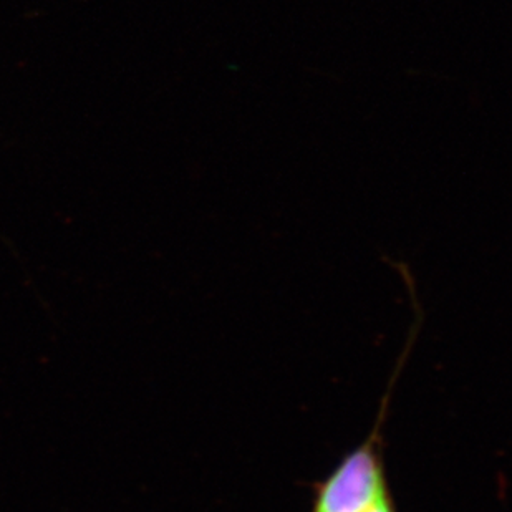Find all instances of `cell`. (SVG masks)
<instances>
[{
	"label": "cell",
	"instance_id": "1",
	"mask_svg": "<svg viewBox=\"0 0 512 512\" xmlns=\"http://www.w3.org/2000/svg\"><path fill=\"white\" fill-rule=\"evenodd\" d=\"M415 339L411 332L406 352L398 360L397 370L382 400V408L370 435L340 459L327 478L312 484L310 512H398L388 478L385 459V420L393 388L400 375L403 362L408 358Z\"/></svg>",
	"mask_w": 512,
	"mask_h": 512
}]
</instances>
